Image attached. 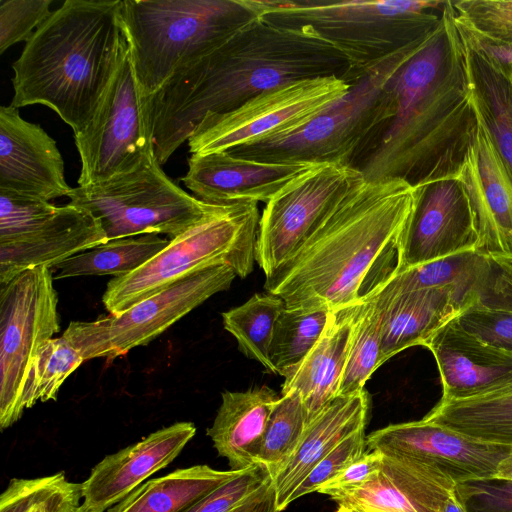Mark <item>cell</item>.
Listing matches in <instances>:
<instances>
[{
	"label": "cell",
	"mask_w": 512,
	"mask_h": 512,
	"mask_svg": "<svg viewBox=\"0 0 512 512\" xmlns=\"http://www.w3.org/2000/svg\"><path fill=\"white\" fill-rule=\"evenodd\" d=\"M360 304L332 310L313 348L281 375V395L290 391L300 395L308 424L338 397Z\"/></svg>",
	"instance_id": "cell-24"
},
{
	"label": "cell",
	"mask_w": 512,
	"mask_h": 512,
	"mask_svg": "<svg viewBox=\"0 0 512 512\" xmlns=\"http://www.w3.org/2000/svg\"><path fill=\"white\" fill-rule=\"evenodd\" d=\"M362 173L345 164H317L291 180L266 204L260 216L255 259L266 279L302 247Z\"/></svg>",
	"instance_id": "cell-15"
},
{
	"label": "cell",
	"mask_w": 512,
	"mask_h": 512,
	"mask_svg": "<svg viewBox=\"0 0 512 512\" xmlns=\"http://www.w3.org/2000/svg\"><path fill=\"white\" fill-rule=\"evenodd\" d=\"M441 512H467V510L454 490L445 501Z\"/></svg>",
	"instance_id": "cell-48"
},
{
	"label": "cell",
	"mask_w": 512,
	"mask_h": 512,
	"mask_svg": "<svg viewBox=\"0 0 512 512\" xmlns=\"http://www.w3.org/2000/svg\"><path fill=\"white\" fill-rule=\"evenodd\" d=\"M415 202L405 180L363 178L265 289L289 308L332 311L364 301L395 272Z\"/></svg>",
	"instance_id": "cell-3"
},
{
	"label": "cell",
	"mask_w": 512,
	"mask_h": 512,
	"mask_svg": "<svg viewBox=\"0 0 512 512\" xmlns=\"http://www.w3.org/2000/svg\"><path fill=\"white\" fill-rule=\"evenodd\" d=\"M72 510H73V509H72ZM72 510H70V511H67V512H71Z\"/></svg>",
	"instance_id": "cell-52"
},
{
	"label": "cell",
	"mask_w": 512,
	"mask_h": 512,
	"mask_svg": "<svg viewBox=\"0 0 512 512\" xmlns=\"http://www.w3.org/2000/svg\"><path fill=\"white\" fill-rule=\"evenodd\" d=\"M71 512H94L91 509H89L84 504H80L77 507H75Z\"/></svg>",
	"instance_id": "cell-50"
},
{
	"label": "cell",
	"mask_w": 512,
	"mask_h": 512,
	"mask_svg": "<svg viewBox=\"0 0 512 512\" xmlns=\"http://www.w3.org/2000/svg\"><path fill=\"white\" fill-rule=\"evenodd\" d=\"M336 512H358V511L344 508V507H339Z\"/></svg>",
	"instance_id": "cell-51"
},
{
	"label": "cell",
	"mask_w": 512,
	"mask_h": 512,
	"mask_svg": "<svg viewBox=\"0 0 512 512\" xmlns=\"http://www.w3.org/2000/svg\"><path fill=\"white\" fill-rule=\"evenodd\" d=\"M489 270L490 260L486 255L469 251L395 272L375 292L395 295L454 287L478 299Z\"/></svg>",
	"instance_id": "cell-31"
},
{
	"label": "cell",
	"mask_w": 512,
	"mask_h": 512,
	"mask_svg": "<svg viewBox=\"0 0 512 512\" xmlns=\"http://www.w3.org/2000/svg\"><path fill=\"white\" fill-rule=\"evenodd\" d=\"M307 425L300 395L295 391L282 394L270 413L258 455V464L264 465L272 478L298 448Z\"/></svg>",
	"instance_id": "cell-35"
},
{
	"label": "cell",
	"mask_w": 512,
	"mask_h": 512,
	"mask_svg": "<svg viewBox=\"0 0 512 512\" xmlns=\"http://www.w3.org/2000/svg\"><path fill=\"white\" fill-rule=\"evenodd\" d=\"M226 264L189 274L118 315L94 321H73L63 333L84 361H112L132 349L147 345L196 307L227 290L236 277Z\"/></svg>",
	"instance_id": "cell-12"
},
{
	"label": "cell",
	"mask_w": 512,
	"mask_h": 512,
	"mask_svg": "<svg viewBox=\"0 0 512 512\" xmlns=\"http://www.w3.org/2000/svg\"><path fill=\"white\" fill-rule=\"evenodd\" d=\"M456 318L425 344L437 363L443 386L441 400L466 399L511 384L512 352L468 333Z\"/></svg>",
	"instance_id": "cell-22"
},
{
	"label": "cell",
	"mask_w": 512,
	"mask_h": 512,
	"mask_svg": "<svg viewBox=\"0 0 512 512\" xmlns=\"http://www.w3.org/2000/svg\"><path fill=\"white\" fill-rule=\"evenodd\" d=\"M383 313V304L377 297L361 302L338 397L363 391L367 380L382 365Z\"/></svg>",
	"instance_id": "cell-33"
},
{
	"label": "cell",
	"mask_w": 512,
	"mask_h": 512,
	"mask_svg": "<svg viewBox=\"0 0 512 512\" xmlns=\"http://www.w3.org/2000/svg\"><path fill=\"white\" fill-rule=\"evenodd\" d=\"M456 321L485 343L512 352V310L476 303L465 309Z\"/></svg>",
	"instance_id": "cell-42"
},
{
	"label": "cell",
	"mask_w": 512,
	"mask_h": 512,
	"mask_svg": "<svg viewBox=\"0 0 512 512\" xmlns=\"http://www.w3.org/2000/svg\"><path fill=\"white\" fill-rule=\"evenodd\" d=\"M258 17L310 28L349 62L351 85L386 58L430 33L443 0H248Z\"/></svg>",
	"instance_id": "cell-5"
},
{
	"label": "cell",
	"mask_w": 512,
	"mask_h": 512,
	"mask_svg": "<svg viewBox=\"0 0 512 512\" xmlns=\"http://www.w3.org/2000/svg\"><path fill=\"white\" fill-rule=\"evenodd\" d=\"M366 447L428 464L456 484L494 476L512 450V446L482 442L425 418L375 430L366 436Z\"/></svg>",
	"instance_id": "cell-17"
},
{
	"label": "cell",
	"mask_w": 512,
	"mask_h": 512,
	"mask_svg": "<svg viewBox=\"0 0 512 512\" xmlns=\"http://www.w3.org/2000/svg\"><path fill=\"white\" fill-rule=\"evenodd\" d=\"M121 0H67L12 64L10 105L54 110L74 135L93 117L128 51Z\"/></svg>",
	"instance_id": "cell-4"
},
{
	"label": "cell",
	"mask_w": 512,
	"mask_h": 512,
	"mask_svg": "<svg viewBox=\"0 0 512 512\" xmlns=\"http://www.w3.org/2000/svg\"><path fill=\"white\" fill-rule=\"evenodd\" d=\"M52 0H0V54L27 42L51 15Z\"/></svg>",
	"instance_id": "cell-38"
},
{
	"label": "cell",
	"mask_w": 512,
	"mask_h": 512,
	"mask_svg": "<svg viewBox=\"0 0 512 512\" xmlns=\"http://www.w3.org/2000/svg\"><path fill=\"white\" fill-rule=\"evenodd\" d=\"M91 212L0 190V286L107 242Z\"/></svg>",
	"instance_id": "cell-10"
},
{
	"label": "cell",
	"mask_w": 512,
	"mask_h": 512,
	"mask_svg": "<svg viewBox=\"0 0 512 512\" xmlns=\"http://www.w3.org/2000/svg\"><path fill=\"white\" fill-rule=\"evenodd\" d=\"M457 176L474 211L477 250L488 257H512V175L479 119Z\"/></svg>",
	"instance_id": "cell-19"
},
{
	"label": "cell",
	"mask_w": 512,
	"mask_h": 512,
	"mask_svg": "<svg viewBox=\"0 0 512 512\" xmlns=\"http://www.w3.org/2000/svg\"><path fill=\"white\" fill-rule=\"evenodd\" d=\"M394 99L393 117L354 168L366 180L396 178L414 187L457 175L478 118L452 1L398 70Z\"/></svg>",
	"instance_id": "cell-2"
},
{
	"label": "cell",
	"mask_w": 512,
	"mask_h": 512,
	"mask_svg": "<svg viewBox=\"0 0 512 512\" xmlns=\"http://www.w3.org/2000/svg\"><path fill=\"white\" fill-rule=\"evenodd\" d=\"M256 17L248 0H121L129 57L144 95L157 93L182 64Z\"/></svg>",
	"instance_id": "cell-7"
},
{
	"label": "cell",
	"mask_w": 512,
	"mask_h": 512,
	"mask_svg": "<svg viewBox=\"0 0 512 512\" xmlns=\"http://www.w3.org/2000/svg\"><path fill=\"white\" fill-rule=\"evenodd\" d=\"M230 512H277L272 479Z\"/></svg>",
	"instance_id": "cell-47"
},
{
	"label": "cell",
	"mask_w": 512,
	"mask_h": 512,
	"mask_svg": "<svg viewBox=\"0 0 512 512\" xmlns=\"http://www.w3.org/2000/svg\"><path fill=\"white\" fill-rule=\"evenodd\" d=\"M222 401L207 435L230 470L240 471L258 464L263 435L270 413L279 399L262 385L246 391H224Z\"/></svg>",
	"instance_id": "cell-26"
},
{
	"label": "cell",
	"mask_w": 512,
	"mask_h": 512,
	"mask_svg": "<svg viewBox=\"0 0 512 512\" xmlns=\"http://www.w3.org/2000/svg\"><path fill=\"white\" fill-rule=\"evenodd\" d=\"M415 188V207L400 243L395 272L478 251L474 211L459 177L447 176Z\"/></svg>",
	"instance_id": "cell-16"
},
{
	"label": "cell",
	"mask_w": 512,
	"mask_h": 512,
	"mask_svg": "<svg viewBox=\"0 0 512 512\" xmlns=\"http://www.w3.org/2000/svg\"><path fill=\"white\" fill-rule=\"evenodd\" d=\"M82 486L60 472L33 479H11L0 496V512H67L78 505Z\"/></svg>",
	"instance_id": "cell-36"
},
{
	"label": "cell",
	"mask_w": 512,
	"mask_h": 512,
	"mask_svg": "<svg viewBox=\"0 0 512 512\" xmlns=\"http://www.w3.org/2000/svg\"><path fill=\"white\" fill-rule=\"evenodd\" d=\"M195 433L192 422H177L105 456L81 483L82 504L94 512L111 508L151 475L167 467Z\"/></svg>",
	"instance_id": "cell-21"
},
{
	"label": "cell",
	"mask_w": 512,
	"mask_h": 512,
	"mask_svg": "<svg viewBox=\"0 0 512 512\" xmlns=\"http://www.w3.org/2000/svg\"><path fill=\"white\" fill-rule=\"evenodd\" d=\"M365 428L354 432L340 442L304 478L290 497V504L319 489L340 474L366 452Z\"/></svg>",
	"instance_id": "cell-41"
},
{
	"label": "cell",
	"mask_w": 512,
	"mask_h": 512,
	"mask_svg": "<svg viewBox=\"0 0 512 512\" xmlns=\"http://www.w3.org/2000/svg\"><path fill=\"white\" fill-rule=\"evenodd\" d=\"M64 160L45 130L17 108L0 107V190L52 200L68 196Z\"/></svg>",
	"instance_id": "cell-18"
},
{
	"label": "cell",
	"mask_w": 512,
	"mask_h": 512,
	"mask_svg": "<svg viewBox=\"0 0 512 512\" xmlns=\"http://www.w3.org/2000/svg\"><path fill=\"white\" fill-rule=\"evenodd\" d=\"M315 165L256 161L229 151L191 154L181 181L197 199L208 204L267 203L291 180Z\"/></svg>",
	"instance_id": "cell-20"
},
{
	"label": "cell",
	"mask_w": 512,
	"mask_h": 512,
	"mask_svg": "<svg viewBox=\"0 0 512 512\" xmlns=\"http://www.w3.org/2000/svg\"><path fill=\"white\" fill-rule=\"evenodd\" d=\"M455 21L462 37L470 45L501 65L512 68V38L489 37L462 25L456 18Z\"/></svg>",
	"instance_id": "cell-46"
},
{
	"label": "cell",
	"mask_w": 512,
	"mask_h": 512,
	"mask_svg": "<svg viewBox=\"0 0 512 512\" xmlns=\"http://www.w3.org/2000/svg\"><path fill=\"white\" fill-rule=\"evenodd\" d=\"M80 352L63 336L51 338L40 348L23 391V406L56 400L65 380L83 363Z\"/></svg>",
	"instance_id": "cell-37"
},
{
	"label": "cell",
	"mask_w": 512,
	"mask_h": 512,
	"mask_svg": "<svg viewBox=\"0 0 512 512\" xmlns=\"http://www.w3.org/2000/svg\"><path fill=\"white\" fill-rule=\"evenodd\" d=\"M336 76L351 85L346 58L310 28L256 17L214 49L182 64L149 97L155 155L162 165L207 115L298 80Z\"/></svg>",
	"instance_id": "cell-1"
},
{
	"label": "cell",
	"mask_w": 512,
	"mask_h": 512,
	"mask_svg": "<svg viewBox=\"0 0 512 512\" xmlns=\"http://www.w3.org/2000/svg\"><path fill=\"white\" fill-rule=\"evenodd\" d=\"M384 307L381 360L425 344L446 324L478 302L477 297L454 287L430 288L387 295L375 292ZM369 296V297H371Z\"/></svg>",
	"instance_id": "cell-23"
},
{
	"label": "cell",
	"mask_w": 512,
	"mask_h": 512,
	"mask_svg": "<svg viewBox=\"0 0 512 512\" xmlns=\"http://www.w3.org/2000/svg\"><path fill=\"white\" fill-rule=\"evenodd\" d=\"M285 307L275 294L255 293L245 303L222 313L223 326L236 339L238 349L275 374L270 346L275 322Z\"/></svg>",
	"instance_id": "cell-32"
},
{
	"label": "cell",
	"mask_w": 512,
	"mask_h": 512,
	"mask_svg": "<svg viewBox=\"0 0 512 512\" xmlns=\"http://www.w3.org/2000/svg\"><path fill=\"white\" fill-rule=\"evenodd\" d=\"M382 464L383 454L380 451L365 452L335 478L324 484L318 492L329 496L339 490L361 486L378 476Z\"/></svg>",
	"instance_id": "cell-45"
},
{
	"label": "cell",
	"mask_w": 512,
	"mask_h": 512,
	"mask_svg": "<svg viewBox=\"0 0 512 512\" xmlns=\"http://www.w3.org/2000/svg\"><path fill=\"white\" fill-rule=\"evenodd\" d=\"M456 494L467 512H512V480L495 476L459 482Z\"/></svg>",
	"instance_id": "cell-43"
},
{
	"label": "cell",
	"mask_w": 512,
	"mask_h": 512,
	"mask_svg": "<svg viewBox=\"0 0 512 512\" xmlns=\"http://www.w3.org/2000/svg\"><path fill=\"white\" fill-rule=\"evenodd\" d=\"M508 68H509V67H508ZM510 69H511V71H512V68H510Z\"/></svg>",
	"instance_id": "cell-53"
},
{
	"label": "cell",
	"mask_w": 512,
	"mask_h": 512,
	"mask_svg": "<svg viewBox=\"0 0 512 512\" xmlns=\"http://www.w3.org/2000/svg\"><path fill=\"white\" fill-rule=\"evenodd\" d=\"M74 140L81 160L78 186L132 172L156 158L149 97L137 81L129 51Z\"/></svg>",
	"instance_id": "cell-11"
},
{
	"label": "cell",
	"mask_w": 512,
	"mask_h": 512,
	"mask_svg": "<svg viewBox=\"0 0 512 512\" xmlns=\"http://www.w3.org/2000/svg\"><path fill=\"white\" fill-rule=\"evenodd\" d=\"M488 258L490 270L477 303L512 310V257Z\"/></svg>",
	"instance_id": "cell-44"
},
{
	"label": "cell",
	"mask_w": 512,
	"mask_h": 512,
	"mask_svg": "<svg viewBox=\"0 0 512 512\" xmlns=\"http://www.w3.org/2000/svg\"><path fill=\"white\" fill-rule=\"evenodd\" d=\"M50 268L28 269L0 286V427L22 416L31 365L60 330L58 297Z\"/></svg>",
	"instance_id": "cell-13"
},
{
	"label": "cell",
	"mask_w": 512,
	"mask_h": 512,
	"mask_svg": "<svg viewBox=\"0 0 512 512\" xmlns=\"http://www.w3.org/2000/svg\"><path fill=\"white\" fill-rule=\"evenodd\" d=\"M325 308L285 307L278 316L270 346V359L276 374L298 364L313 348L328 321Z\"/></svg>",
	"instance_id": "cell-34"
},
{
	"label": "cell",
	"mask_w": 512,
	"mask_h": 512,
	"mask_svg": "<svg viewBox=\"0 0 512 512\" xmlns=\"http://www.w3.org/2000/svg\"><path fill=\"white\" fill-rule=\"evenodd\" d=\"M498 478L511 479L512 480V450L511 452L501 461L497 471L494 475Z\"/></svg>",
	"instance_id": "cell-49"
},
{
	"label": "cell",
	"mask_w": 512,
	"mask_h": 512,
	"mask_svg": "<svg viewBox=\"0 0 512 512\" xmlns=\"http://www.w3.org/2000/svg\"><path fill=\"white\" fill-rule=\"evenodd\" d=\"M463 40L477 117L512 175V71Z\"/></svg>",
	"instance_id": "cell-27"
},
{
	"label": "cell",
	"mask_w": 512,
	"mask_h": 512,
	"mask_svg": "<svg viewBox=\"0 0 512 512\" xmlns=\"http://www.w3.org/2000/svg\"><path fill=\"white\" fill-rule=\"evenodd\" d=\"M425 419L462 435L512 446V383L460 400H441Z\"/></svg>",
	"instance_id": "cell-29"
},
{
	"label": "cell",
	"mask_w": 512,
	"mask_h": 512,
	"mask_svg": "<svg viewBox=\"0 0 512 512\" xmlns=\"http://www.w3.org/2000/svg\"><path fill=\"white\" fill-rule=\"evenodd\" d=\"M369 395L361 392L331 401L306 427L302 440L272 478L276 511L290 505V497L310 471L340 442L366 427Z\"/></svg>",
	"instance_id": "cell-25"
},
{
	"label": "cell",
	"mask_w": 512,
	"mask_h": 512,
	"mask_svg": "<svg viewBox=\"0 0 512 512\" xmlns=\"http://www.w3.org/2000/svg\"><path fill=\"white\" fill-rule=\"evenodd\" d=\"M428 34L379 63L350 85L340 99L304 124L229 152L256 161L354 167L393 117L394 78Z\"/></svg>",
	"instance_id": "cell-6"
},
{
	"label": "cell",
	"mask_w": 512,
	"mask_h": 512,
	"mask_svg": "<svg viewBox=\"0 0 512 512\" xmlns=\"http://www.w3.org/2000/svg\"><path fill=\"white\" fill-rule=\"evenodd\" d=\"M170 239L160 234L118 238L78 253L50 267L55 280L78 276L129 274L161 252Z\"/></svg>",
	"instance_id": "cell-30"
},
{
	"label": "cell",
	"mask_w": 512,
	"mask_h": 512,
	"mask_svg": "<svg viewBox=\"0 0 512 512\" xmlns=\"http://www.w3.org/2000/svg\"><path fill=\"white\" fill-rule=\"evenodd\" d=\"M67 197L99 219L107 240L151 233L174 239L219 206L185 192L157 158L132 172L72 188Z\"/></svg>",
	"instance_id": "cell-9"
},
{
	"label": "cell",
	"mask_w": 512,
	"mask_h": 512,
	"mask_svg": "<svg viewBox=\"0 0 512 512\" xmlns=\"http://www.w3.org/2000/svg\"><path fill=\"white\" fill-rule=\"evenodd\" d=\"M272 479L262 464L241 471L182 512H230Z\"/></svg>",
	"instance_id": "cell-40"
},
{
	"label": "cell",
	"mask_w": 512,
	"mask_h": 512,
	"mask_svg": "<svg viewBox=\"0 0 512 512\" xmlns=\"http://www.w3.org/2000/svg\"><path fill=\"white\" fill-rule=\"evenodd\" d=\"M260 214L258 203L219 205L190 229L170 239L161 252L135 271L113 277L102 302L118 315L178 280L204 268L226 264L240 278L254 267Z\"/></svg>",
	"instance_id": "cell-8"
},
{
	"label": "cell",
	"mask_w": 512,
	"mask_h": 512,
	"mask_svg": "<svg viewBox=\"0 0 512 512\" xmlns=\"http://www.w3.org/2000/svg\"><path fill=\"white\" fill-rule=\"evenodd\" d=\"M456 20L483 35L512 38V0L452 1Z\"/></svg>",
	"instance_id": "cell-39"
},
{
	"label": "cell",
	"mask_w": 512,
	"mask_h": 512,
	"mask_svg": "<svg viewBox=\"0 0 512 512\" xmlns=\"http://www.w3.org/2000/svg\"><path fill=\"white\" fill-rule=\"evenodd\" d=\"M241 471H220L208 465L177 469L144 482L108 512H182Z\"/></svg>",
	"instance_id": "cell-28"
},
{
	"label": "cell",
	"mask_w": 512,
	"mask_h": 512,
	"mask_svg": "<svg viewBox=\"0 0 512 512\" xmlns=\"http://www.w3.org/2000/svg\"><path fill=\"white\" fill-rule=\"evenodd\" d=\"M350 85L336 76L298 80L262 92L239 107L207 115L189 138L191 154L230 151L304 124L340 99Z\"/></svg>",
	"instance_id": "cell-14"
},
{
	"label": "cell",
	"mask_w": 512,
	"mask_h": 512,
	"mask_svg": "<svg viewBox=\"0 0 512 512\" xmlns=\"http://www.w3.org/2000/svg\"><path fill=\"white\" fill-rule=\"evenodd\" d=\"M357 511V510H356ZM358 512H361V511H358Z\"/></svg>",
	"instance_id": "cell-54"
}]
</instances>
